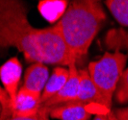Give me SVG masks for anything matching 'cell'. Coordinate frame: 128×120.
I'll return each instance as SVG.
<instances>
[{
	"instance_id": "cell-3",
	"label": "cell",
	"mask_w": 128,
	"mask_h": 120,
	"mask_svg": "<svg viewBox=\"0 0 128 120\" xmlns=\"http://www.w3.org/2000/svg\"><path fill=\"white\" fill-rule=\"evenodd\" d=\"M128 55L120 51L106 52L99 60L92 62L88 70L98 92L102 96L107 110L110 111L113 96L122 79Z\"/></svg>"
},
{
	"instance_id": "cell-4",
	"label": "cell",
	"mask_w": 128,
	"mask_h": 120,
	"mask_svg": "<svg viewBox=\"0 0 128 120\" xmlns=\"http://www.w3.org/2000/svg\"><path fill=\"white\" fill-rule=\"evenodd\" d=\"M22 74V65L16 57L8 60L0 66V80L4 89L9 95L13 107L14 106L16 95L18 92V85Z\"/></svg>"
},
{
	"instance_id": "cell-1",
	"label": "cell",
	"mask_w": 128,
	"mask_h": 120,
	"mask_svg": "<svg viewBox=\"0 0 128 120\" xmlns=\"http://www.w3.org/2000/svg\"><path fill=\"white\" fill-rule=\"evenodd\" d=\"M24 2L0 0V47H16L29 63L77 65L56 25L35 28L30 24Z\"/></svg>"
},
{
	"instance_id": "cell-8",
	"label": "cell",
	"mask_w": 128,
	"mask_h": 120,
	"mask_svg": "<svg viewBox=\"0 0 128 120\" xmlns=\"http://www.w3.org/2000/svg\"><path fill=\"white\" fill-rule=\"evenodd\" d=\"M49 79V69L44 63H34L25 70L21 88L42 93Z\"/></svg>"
},
{
	"instance_id": "cell-11",
	"label": "cell",
	"mask_w": 128,
	"mask_h": 120,
	"mask_svg": "<svg viewBox=\"0 0 128 120\" xmlns=\"http://www.w3.org/2000/svg\"><path fill=\"white\" fill-rule=\"evenodd\" d=\"M104 44L108 49L120 51L128 50V31L122 28H113L107 32Z\"/></svg>"
},
{
	"instance_id": "cell-14",
	"label": "cell",
	"mask_w": 128,
	"mask_h": 120,
	"mask_svg": "<svg viewBox=\"0 0 128 120\" xmlns=\"http://www.w3.org/2000/svg\"><path fill=\"white\" fill-rule=\"evenodd\" d=\"M0 105H1V113L0 120H7L12 117L14 112V107L12 101L7 94L5 89L0 86Z\"/></svg>"
},
{
	"instance_id": "cell-19",
	"label": "cell",
	"mask_w": 128,
	"mask_h": 120,
	"mask_svg": "<svg viewBox=\"0 0 128 120\" xmlns=\"http://www.w3.org/2000/svg\"><path fill=\"white\" fill-rule=\"evenodd\" d=\"M108 118H109V120H118V118L116 117L115 114H114V112H109L108 113Z\"/></svg>"
},
{
	"instance_id": "cell-2",
	"label": "cell",
	"mask_w": 128,
	"mask_h": 120,
	"mask_svg": "<svg viewBox=\"0 0 128 120\" xmlns=\"http://www.w3.org/2000/svg\"><path fill=\"white\" fill-rule=\"evenodd\" d=\"M106 20L100 2L73 1L55 24L77 65L86 60L90 46Z\"/></svg>"
},
{
	"instance_id": "cell-20",
	"label": "cell",
	"mask_w": 128,
	"mask_h": 120,
	"mask_svg": "<svg viewBox=\"0 0 128 120\" xmlns=\"http://www.w3.org/2000/svg\"><path fill=\"white\" fill-rule=\"evenodd\" d=\"M0 113H1V105H0Z\"/></svg>"
},
{
	"instance_id": "cell-16",
	"label": "cell",
	"mask_w": 128,
	"mask_h": 120,
	"mask_svg": "<svg viewBox=\"0 0 128 120\" xmlns=\"http://www.w3.org/2000/svg\"><path fill=\"white\" fill-rule=\"evenodd\" d=\"M7 120H50L49 111L45 108L42 107L38 111V114H34L32 116H27V117H11Z\"/></svg>"
},
{
	"instance_id": "cell-17",
	"label": "cell",
	"mask_w": 128,
	"mask_h": 120,
	"mask_svg": "<svg viewBox=\"0 0 128 120\" xmlns=\"http://www.w3.org/2000/svg\"><path fill=\"white\" fill-rule=\"evenodd\" d=\"M114 114L118 120H128V107L116 109Z\"/></svg>"
},
{
	"instance_id": "cell-13",
	"label": "cell",
	"mask_w": 128,
	"mask_h": 120,
	"mask_svg": "<svg viewBox=\"0 0 128 120\" xmlns=\"http://www.w3.org/2000/svg\"><path fill=\"white\" fill-rule=\"evenodd\" d=\"M105 3L116 20L120 25L128 26V0H108Z\"/></svg>"
},
{
	"instance_id": "cell-7",
	"label": "cell",
	"mask_w": 128,
	"mask_h": 120,
	"mask_svg": "<svg viewBox=\"0 0 128 120\" xmlns=\"http://www.w3.org/2000/svg\"><path fill=\"white\" fill-rule=\"evenodd\" d=\"M78 71H79V78H80L79 91H78L76 100L70 103H80L86 106L96 104L98 106H102L105 109H107L102 96L98 92L96 85L94 84L90 78L89 70L86 68H82Z\"/></svg>"
},
{
	"instance_id": "cell-12",
	"label": "cell",
	"mask_w": 128,
	"mask_h": 120,
	"mask_svg": "<svg viewBox=\"0 0 128 120\" xmlns=\"http://www.w3.org/2000/svg\"><path fill=\"white\" fill-rule=\"evenodd\" d=\"M66 5V1H42L38 9L45 18L52 22L64 15Z\"/></svg>"
},
{
	"instance_id": "cell-10",
	"label": "cell",
	"mask_w": 128,
	"mask_h": 120,
	"mask_svg": "<svg viewBox=\"0 0 128 120\" xmlns=\"http://www.w3.org/2000/svg\"><path fill=\"white\" fill-rule=\"evenodd\" d=\"M70 78V69L64 66H56L51 76L46 83L44 89L42 93V105L51 99L64 88L66 83Z\"/></svg>"
},
{
	"instance_id": "cell-15",
	"label": "cell",
	"mask_w": 128,
	"mask_h": 120,
	"mask_svg": "<svg viewBox=\"0 0 128 120\" xmlns=\"http://www.w3.org/2000/svg\"><path fill=\"white\" fill-rule=\"evenodd\" d=\"M116 101L120 104L128 103V67L123 71L122 79L116 90Z\"/></svg>"
},
{
	"instance_id": "cell-5",
	"label": "cell",
	"mask_w": 128,
	"mask_h": 120,
	"mask_svg": "<svg viewBox=\"0 0 128 120\" xmlns=\"http://www.w3.org/2000/svg\"><path fill=\"white\" fill-rule=\"evenodd\" d=\"M68 69H70V78L68 82L66 83L64 88L57 94L54 95L51 99L42 104V107L45 109H51L76 100L79 91V85H80L79 71L77 69V65L75 63L70 64L68 66Z\"/></svg>"
},
{
	"instance_id": "cell-6",
	"label": "cell",
	"mask_w": 128,
	"mask_h": 120,
	"mask_svg": "<svg viewBox=\"0 0 128 120\" xmlns=\"http://www.w3.org/2000/svg\"><path fill=\"white\" fill-rule=\"evenodd\" d=\"M42 108V93L20 88L12 117H27L38 114Z\"/></svg>"
},
{
	"instance_id": "cell-9",
	"label": "cell",
	"mask_w": 128,
	"mask_h": 120,
	"mask_svg": "<svg viewBox=\"0 0 128 120\" xmlns=\"http://www.w3.org/2000/svg\"><path fill=\"white\" fill-rule=\"evenodd\" d=\"M51 118L59 120H90L92 112L86 105L80 103H68L47 109Z\"/></svg>"
},
{
	"instance_id": "cell-18",
	"label": "cell",
	"mask_w": 128,
	"mask_h": 120,
	"mask_svg": "<svg viewBox=\"0 0 128 120\" xmlns=\"http://www.w3.org/2000/svg\"><path fill=\"white\" fill-rule=\"evenodd\" d=\"M94 120H109V118H108V114H96V116H94Z\"/></svg>"
}]
</instances>
